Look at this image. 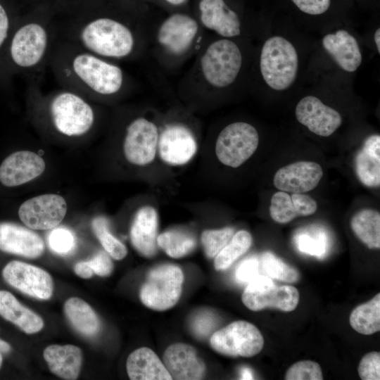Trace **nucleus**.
<instances>
[{
    "mask_svg": "<svg viewBox=\"0 0 380 380\" xmlns=\"http://www.w3.org/2000/svg\"><path fill=\"white\" fill-rule=\"evenodd\" d=\"M270 214L272 220L279 224L288 223L298 217L291 195L282 191L272 196Z\"/></svg>",
    "mask_w": 380,
    "mask_h": 380,
    "instance_id": "f704fd0d",
    "label": "nucleus"
},
{
    "mask_svg": "<svg viewBox=\"0 0 380 380\" xmlns=\"http://www.w3.org/2000/svg\"><path fill=\"white\" fill-rule=\"evenodd\" d=\"M260 68L270 88L277 91L288 89L298 73V57L295 47L282 37L269 38L261 50Z\"/></svg>",
    "mask_w": 380,
    "mask_h": 380,
    "instance_id": "39448f33",
    "label": "nucleus"
},
{
    "mask_svg": "<svg viewBox=\"0 0 380 380\" xmlns=\"http://www.w3.org/2000/svg\"><path fill=\"white\" fill-rule=\"evenodd\" d=\"M296 243L299 251L307 254L322 257L327 251V237L321 232L316 235H298Z\"/></svg>",
    "mask_w": 380,
    "mask_h": 380,
    "instance_id": "58836bf2",
    "label": "nucleus"
},
{
    "mask_svg": "<svg viewBox=\"0 0 380 380\" xmlns=\"http://www.w3.org/2000/svg\"><path fill=\"white\" fill-rule=\"evenodd\" d=\"M50 371L56 376L68 380L77 379L82 363V350L73 345H51L43 353Z\"/></svg>",
    "mask_w": 380,
    "mask_h": 380,
    "instance_id": "b1692460",
    "label": "nucleus"
},
{
    "mask_svg": "<svg viewBox=\"0 0 380 380\" xmlns=\"http://www.w3.org/2000/svg\"><path fill=\"white\" fill-rule=\"evenodd\" d=\"M157 245L171 258H179L190 253L196 246V240L190 234L170 230L157 236Z\"/></svg>",
    "mask_w": 380,
    "mask_h": 380,
    "instance_id": "7c9ffc66",
    "label": "nucleus"
},
{
    "mask_svg": "<svg viewBox=\"0 0 380 380\" xmlns=\"http://www.w3.org/2000/svg\"><path fill=\"white\" fill-rule=\"evenodd\" d=\"M241 300L253 311L272 308L291 312L298 304L299 292L294 286H278L268 276L258 274L247 284Z\"/></svg>",
    "mask_w": 380,
    "mask_h": 380,
    "instance_id": "6e6552de",
    "label": "nucleus"
},
{
    "mask_svg": "<svg viewBox=\"0 0 380 380\" xmlns=\"http://www.w3.org/2000/svg\"><path fill=\"white\" fill-rule=\"evenodd\" d=\"M163 364L172 379L198 380L205 374V365L191 346L177 343L170 345L163 355Z\"/></svg>",
    "mask_w": 380,
    "mask_h": 380,
    "instance_id": "6ab92c4d",
    "label": "nucleus"
},
{
    "mask_svg": "<svg viewBox=\"0 0 380 380\" xmlns=\"http://www.w3.org/2000/svg\"><path fill=\"white\" fill-rule=\"evenodd\" d=\"M349 322L360 334L369 335L380 331V293L369 301L356 307L350 313Z\"/></svg>",
    "mask_w": 380,
    "mask_h": 380,
    "instance_id": "c756f323",
    "label": "nucleus"
},
{
    "mask_svg": "<svg viewBox=\"0 0 380 380\" xmlns=\"http://www.w3.org/2000/svg\"><path fill=\"white\" fill-rule=\"evenodd\" d=\"M241 65L242 56L239 46L227 39L211 43L201 59L203 77L208 83L217 88L233 83Z\"/></svg>",
    "mask_w": 380,
    "mask_h": 380,
    "instance_id": "0eeeda50",
    "label": "nucleus"
},
{
    "mask_svg": "<svg viewBox=\"0 0 380 380\" xmlns=\"http://www.w3.org/2000/svg\"><path fill=\"white\" fill-rule=\"evenodd\" d=\"M167 2L173 5H181L184 4L187 0H165Z\"/></svg>",
    "mask_w": 380,
    "mask_h": 380,
    "instance_id": "603ef678",
    "label": "nucleus"
},
{
    "mask_svg": "<svg viewBox=\"0 0 380 380\" xmlns=\"http://www.w3.org/2000/svg\"><path fill=\"white\" fill-rule=\"evenodd\" d=\"M80 20L57 26L58 38L108 60L126 58L134 53L135 34L125 23L102 16Z\"/></svg>",
    "mask_w": 380,
    "mask_h": 380,
    "instance_id": "f03ea898",
    "label": "nucleus"
},
{
    "mask_svg": "<svg viewBox=\"0 0 380 380\" xmlns=\"http://www.w3.org/2000/svg\"><path fill=\"white\" fill-rule=\"evenodd\" d=\"M10 21L5 8L0 4V49L8 37Z\"/></svg>",
    "mask_w": 380,
    "mask_h": 380,
    "instance_id": "49530a36",
    "label": "nucleus"
},
{
    "mask_svg": "<svg viewBox=\"0 0 380 380\" xmlns=\"http://www.w3.org/2000/svg\"><path fill=\"white\" fill-rule=\"evenodd\" d=\"M45 245L34 232L11 222L0 223V251L27 258L42 255Z\"/></svg>",
    "mask_w": 380,
    "mask_h": 380,
    "instance_id": "aec40b11",
    "label": "nucleus"
},
{
    "mask_svg": "<svg viewBox=\"0 0 380 380\" xmlns=\"http://www.w3.org/2000/svg\"><path fill=\"white\" fill-rule=\"evenodd\" d=\"M67 203L60 195L47 194L25 201L18 210L22 222L28 228L47 230L58 225L65 216Z\"/></svg>",
    "mask_w": 380,
    "mask_h": 380,
    "instance_id": "9b49d317",
    "label": "nucleus"
},
{
    "mask_svg": "<svg viewBox=\"0 0 380 380\" xmlns=\"http://www.w3.org/2000/svg\"><path fill=\"white\" fill-rule=\"evenodd\" d=\"M49 248L56 254H70L76 247V238L73 232L65 227H54L48 234Z\"/></svg>",
    "mask_w": 380,
    "mask_h": 380,
    "instance_id": "e433bc0d",
    "label": "nucleus"
},
{
    "mask_svg": "<svg viewBox=\"0 0 380 380\" xmlns=\"http://www.w3.org/2000/svg\"><path fill=\"white\" fill-rule=\"evenodd\" d=\"M286 380H322V372L318 363L302 360L291 365L286 372Z\"/></svg>",
    "mask_w": 380,
    "mask_h": 380,
    "instance_id": "4c0bfd02",
    "label": "nucleus"
},
{
    "mask_svg": "<svg viewBox=\"0 0 380 380\" xmlns=\"http://www.w3.org/2000/svg\"><path fill=\"white\" fill-rule=\"evenodd\" d=\"M262 265L269 277L289 283L296 282L300 278L296 268L285 263L272 252L266 251L262 254Z\"/></svg>",
    "mask_w": 380,
    "mask_h": 380,
    "instance_id": "72a5a7b5",
    "label": "nucleus"
},
{
    "mask_svg": "<svg viewBox=\"0 0 380 380\" xmlns=\"http://www.w3.org/2000/svg\"><path fill=\"white\" fill-rule=\"evenodd\" d=\"M4 279L19 291L39 300H48L53 294L51 275L37 266L13 260L2 270Z\"/></svg>",
    "mask_w": 380,
    "mask_h": 380,
    "instance_id": "f8f14e48",
    "label": "nucleus"
},
{
    "mask_svg": "<svg viewBox=\"0 0 380 380\" xmlns=\"http://www.w3.org/2000/svg\"><path fill=\"white\" fill-rule=\"evenodd\" d=\"M210 344L220 354L229 357H250L261 351L264 339L255 326L239 320L214 332Z\"/></svg>",
    "mask_w": 380,
    "mask_h": 380,
    "instance_id": "9d476101",
    "label": "nucleus"
},
{
    "mask_svg": "<svg viewBox=\"0 0 380 380\" xmlns=\"http://www.w3.org/2000/svg\"><path fill=\"white\" fill-rule=\"evenodd\" d=\"M201 20L209 30L224 37L240 34L241 23L236 12L230 9L224 0H201Z\"/></svg>",
    "mask_w": 380,
    "mask_h": 380,
    "instance_id": "412c9836",
    "label": "nucleus"
},
{
    "mask_svg": "<svg viewBox=\"0 0 380 380\" xmlns=\"http://www.w3.org/2000/svg\"><path fill=\"white\" fill-rule=\"evenodd\" d=\"M253 239L249 232L240 230L234 234L230 241L215 257L214 265L217 270L229 268L251 247Z\"/></svg>",
    "mask_w": 380,
    "mask_h": 380,
    "instance_id": "2f4dec72",
    "label": "nucleus"
},
{
    "mask_svg": "<svg viewBox=\"0 0 380 380\" xmlns=\"http://www.w3.org/2000/svg\"><path fill=\"white\" fill-rule=\"evenodd\" d=\"M303 12L310 15H320L329 8L331 0H291Z\"/></svg>",
    "mask_w": 380,
    "mask_h": 380,
    "instance_id": "a18cd8bd",
    "label": "nucleus"
},
{
    "mask_svg": "<svg viewBox=\"0 0 380 380\" xmlns=\"http://www.w3.org/2000/svg\"><path fill=\"white\" fill-rule=\"evenodd\" d=\"M258 144V133L253 126L236 122L225 127L218 135L215 153L222 164L238 167L252 156Z\"/></svg>",
    "mask_w": 380,
    "mask_h": 380,
    "instance_id": "1a4fd4ad",
    "label": "nucleus"
},
{
    "mask_svg": "<svg viewBox=\"0 0 380 380\" xmlns=\"http://www.w3.org/2000/svg\"><path fill=\"white\" fill-rule=\"evenodd\" d=\"M91 228L105 251L115 260L123 259L127 253L126 246L109 230V222L103 216H98L91 221Z\"/></svg>",
    "mask_w": 380,
    "mask_h": 380,
    "instance_id": "473e14b6",
    "label": "nucleus"
},
{
    "mask_svg": "<svg viewBox=\"0 0 380 380\" xmlns=\"http://www.w3.org/2000/svg\"><path fill=\"white\" fill-rule=\"evenodd\" d=\"M11 346L8 343L0 339V353H8L11 351Z\"/></svg>",
    "mask_w": 380,
    "mask_h": 380,
    "instance_id": "8fccbe9b",
    "label": "nucleus"
},
{
    "mask_svg": "<svg viewBox=\"0 0 380 380\" xmlns=\"http://www.w3.org/2000/svg\"><path fill=\"white\" fill-rule=\"evenodd\" d=\"M0 315L28 334L37 333L44 327L39 315L23 305L6 291H0Z\"/></svg>",
    "mask_w": 380,
    "mask_h": 380,
    "instance_id": "bb28decb",
    "label": "nucleus"
},
{
    "mask_svg": "<svg viewBox=\"0 0 380 380\" xmlns=\"http://www.w3.org/2000/svg\"><path fill=\"white\" fill-rule=\"evenodd\" d=\"M350 226L356 236L369 248H380V214L363 209L353 215Z\"/></svg>",
    "mask_w": 380,
    "mask_h": 380,
    "instance_id": "c85d7f7f",
    "label": "nucleus"
},
{
    "mask_svg": "<svg viewBox=\"0 0 380 380\" xmlns=\"http://www.w3.org/2000/svg\"><path fill=\"white\" fill-rule=\"evenodd\" d=\"M323 176L322 167L313 161H298L279 168L274 174V186L285 192L304 194L314 189Z\"/></svg>",
    "mask_w": 380,
    "mask_h": 380,
    "instance_id": "2eb2a0df",
    "label": "nucleus"
},
{
    "mask_svg": "<svg viewBox=\"0 0 380 380\" xmlns=\"http://www.w3.org/2000/svg\"><path fill=\"white\" fill-rule=\"evenodd\" d=\"M380 30L378 28L374 34V42L378 50V52L380 53Z\"/></svg>",
    "mask_w": 380,
    "mask_h": 380,
    "instance_id": "3c124183",
    "label": "nucleus"
},
{
    "mask_svg": "<svg viewBox=\"0 0 380 380\" xmlns=\"http://www.w3.org/2000/svg\"><path fill=\"white\" fill-rule=\"evenodd\" d=\"M296 117L312 133L325 137L331 135L343 122L337 110L313 96H307L298 103Z\"/></svg>",
    "mask_w": 380,
    "mask_h": 380,
    "instance_id": "4468645a",
    "label": "nucleus"
},
{
    "mask_svg": "<svg viewBox=\"0 0 380 380\" xmlns=\"http://www.w3.org/2000/svg\"><path fill=\"white\" fill-rule=\"evenodd\" d=\"M48 66L61 87L87 99L110 97L124 89L125 77L120 66L60 38Z\"/></svg>",
    "mask_w": 380,
    "mask_h": 380,
    "instance_id": "f257e3e1",
    "label": "nucleus"
},
{
    "mask_svg": "<svg viewBox=\"0 0 380 380\" xmlns=\"http://www.w3.org/2000/svg\"><path fill=\"white\" fill-rule=\"evenodd\" d=\"M215 323L213 314L208 311L201 312L193 319L191 328L197 337L205 338L211 333Z\"/></svg>",
    "mask_w": 380,
    "mask_h": 380,
    "instance_id": "79ce46f5",
    "label": "nucleus"
},
{
    "mask_svg": "<svg viewBox=\"0 0 380 380\" xmlns=\"http://www.w3.org/2000/svg\"><path fill=\"white\" fill-rule=\"evenodd\" d=\"M298 216H309L316 213L317 204L315 200L304 194L292 193L291 195Z\"/></svg>",
    "mask_w": 380,
    "mask_h": 380,
    "instance_id": "c03bdc74",
    "label": "nucleus"
},
{
    "mask_svg": "<svg viewBox=\"0 0 380 380\" xmlns=\"http://www.w3.org/2000/svg\"><path fill=\"white\" fill-rule=\"evenodd\" d=\"M357 370L362 380H379L380 353L374 351L365 355L359 363Z\"/></svg>",
    "mask_w": 380,
    "mask_h": 380,
    "instance_id": "ea45409f",
    "label": "nucleus"
},
{
    "mask_svg": "<svg viewBox=\"0 0 380 380\" xmlns=\"http://www.w3.org/2000/svg\"><path fill=\"white\" fill-rule=\"evenodd\" d=\"M49 19L30 18L13 32L9 56L19 70L27 72L30 81H42L53 46L58 39L57 26Z\"/></svg>",
    "mask_w": 380,
    "mask_h": 380,
    "instance_id": "7ed1b4c3",
    "label": "nucleus"
},
{
    "mask_svg": "<svg viewBox=\"0 0 380 380\" xmlns=\"http://www.w3.org/2000/svg\"><path fill=\"white\" fill-rule=\"evenodd\" d=\"M128 376L132 380H171L172 377L158 355L143 347L133 351L126 362Z\"/></svg>",
    "mask_w": 380,
    "mask_h": 380,
    "instance_id": "393cba45",
    "label": "nucleus"
},
{
    "mask_svg": "<svg viewBox=\"0 0 380 380\" xmlns=\"http://www.w3.org/2000/svg\"><path fill=\"white\" fill-rule=\"evenodd\" d=\"M241 379H253V375L252 371L250 369L247 368V367H243L241 369Z\"/></svg>",
    "mask_w": 380,
    "mask_h": 380,
    "instance_id": "09e8293b",
    "label": "nucleus"
},
{
    "mask_svg": "<svg viewBox=\"0 0 380 380\" xmlns=\"http://www.w3.org/2000/svg\"><path fill=\"white\" fill-rule=\"evenodd\" d=\"M64 313L72 327L80 334L92 337L99 333V318L84 300L76 297L68 298L64 304Z\"/></svg>",
    "mask_w": 380,
    "mask_h": 380,
    "instance_id": "cd10ccee",
    "label": "nucleus"
},
{
    "mask_svg": "<svg viewBox=\"0 0 380 380\" xmlns=\"http://www.w3.org/2000/svg\"><path fill=\"white\" fill-rule=\"evenodd\" d=\"M75 273L81 278L89 279L93 276L94 272L87 261H81L74 266Z\"/></svg>",
    "mask_w": 380,
    "mask_h": 380,
    "instance_id": "de8ad7c7",
    "label": "nucleus"
},
{
    "mask_svg": "<svg viewBox=\"0 0 380 380\" xmlns=\"http://www.w3.org/2000/svg\"><path fill=\"white\" fill-rule=\"evenodd\" d=\"M198 30V23L194 18L185 14L175 13L161 24L157 39L169 52L179 55L189 49Z\"/></svg>",
    "mask_w": 380,
    "mask_h": 380,
    "instance_id": "a211bd4d",
    "label": "nucleus"
},
{
    "mask_svg": "<svg viewBox=\"0 0 380 380\" xmlns=\"http://www.w3.org/2000/svg\"><path fill=\"white\" fill-rule=\"evenodd\" d=\"M158 143L156 125L144 118H136L126 129L123 146L125 158L136 165L149 164L155 158Z\"/></svg>",
    "mask_w": 380,
    "mask_h": 380,
    "instance_id": "ddd939ff",
    "label": "nucleus"
},
{
    "mask_svg": "<svg viewBox=\"0 0 380 380\" xmlns=\"http://www.w3.org/2000/svg\"><path fill=\"white\" fill-rule=\"evenodd\" d=\"M184 275L177 265L165 264L151 269L140 289L143 304L154 310L163 311L178 302Z\"/></svg>",
    "mask_w": 380,
    "mask_h": 380,
    "instance_id": "423d86ee",
    "label": "nucleus"
},
{
    "mask_svg": "<svg viewBox=\"0 0 380 380\" xmlns=\"http://www.w3.org/2000/svg\"><path fill=\"white\" fill-rule=\"evenodd\" d=\"M234 234L232 227L204 231L201 235V242L206 256L215 258L230 241Z\"/></svg>",
    "mask_w": 380,
    "mask_h": 380,
    "instance_id": "c9c22d12",
    "label": "nucleus"
},
{
    "mask_svg": "<svg viewBox=\"0 0 380 380\" xmlns=\"http://www.w3.org/2000/svg\"><path fill=\"white\" fill-rule=\"evenodd\" d=\"M1 365H2V356H1V353H0V368L1 367Z\"/></svg>",
    "mask_w": 380,
    "mask_h": 380,
    "instance_id": "864d4df0",
    "label": "nucleus"
},
{
    "mask_svg": "<svg viewBox=\"0 0 380 380\" xmlns=\"http://www.w3.org/2000/svg\"><path fill=\"white\" fill-rule=\"evenodd\" d=\"M259 261L255 256L245 258L236 267V280L241 284H248L258 274Z\"/></svg>",
    "mask_w": 380,
    "mask_h": 380,
    "instance_id": "a19ab883",
    "label": "nucleus"
},
{
    "mask_svg": "<svg viewBox=\"0 0 380 380\" xmlns=\"http://www.w3.org/2000/svg\"><path fill=\"white\" fill-rule=\"evenodd\" d=\"M46 167L44 159L30 151H19L7 156L0 165V182L6 186L25 184L39 175Z\"/></svg>",
    "mask_w": 380,
    "mask_h": 380,
    "instance_id": "f3484780",
    "label": "nucleus"
},
{
    "mask_svg": "<svg viewBox=\"0 0 380 380\" xmlns=\"http://www.w3.org/2000/svg\"><path fill=\"white\" fill-rule=\"evenodd\" d=\"M322 46L336 63L345 71H355L362 63V53L355 38L344 30L328 34Z\"/></svg>",
    "mask_w": 380,
    "mask_h": 380,
    "instance_id": "5701e85b",
    "label": "nucleus"
},
{
    "mask_svg": "<svg viewBox=\"0 0 380 380\" xmlns=\"http://www.w3.org/2000/svg\"><path fill=\"white\" fill-rule=\"evenodd\" d=\"M158 215L151 206L140 208L136 213L130 229L134 248L142 255L151 258L157 251Z\"/></svg>",
    "mask_w": 380,
    "mask_h": 380,
    "instance_id": "4be33fe9",
    "label": "nucleus"
},
{
    "mask_svg": "<svg viewBox=\"0 0 380 380\" xmlns=\"http://www.w3.org/2000/svg\"><path fill=\"white\" fill-rule=\"evenodd\" d=\"M87 262L94 273L100 277L109 276L113 270V264L108 253L103 251L96 253Z\"/></svg>",
    "mask_w": 380,
    "mask_h": 380,
    "instance_id": "37998d69",
    "label": "nucleus"
},
{
    "mask_svg": "<svg viewBox=\"0 0 380 380\" xmlns=\"http://www.w3.org/2000/svg\"><path fill=\"white\" fill-rule=\"evenodd\" d=\"M160 158L171 165H182L195 155L197 144L191 132L181 125L167 126L158 139Z\"/></svg>",
    "mask_w": 380,
    "mask_h": 380,
    "instance_id": "dca6fc26",
    "label": "nucleus"
},
{
    "mask_svg": "<svg viewBox=\"0 0 380 380\" xmlns=\"http://www.w3.org/2000/svg\"><path fill=\"white\" fill-rule=\"evenodd\" d=\"M355 170L359 180L366 186L380 185V136L368 137L355 157Z\"/></svg>",
    "mask_w": 380,
    "mask_h": 380,
    "instance_id": "a878e982",
    "label": "nucleus"
},
{
    "mask_svg": "<svg viewBox=\"0 0 380 380\" xmlns=\"http://www.w3.org/2000/svg\"><path fill=\"white\" fill-rule=\"evenodd\" d=\"M40 83L30 82V96L45 107L47 118L57 132L68 137H79L92 129L95 113L89 99L61 87L43 94Z\"/></svg>",
    "mask_w": 380,
    "mask_h": 380,
    "instance_id": "20e7f679",
    "label": "nucleus"
}]
</instances>
